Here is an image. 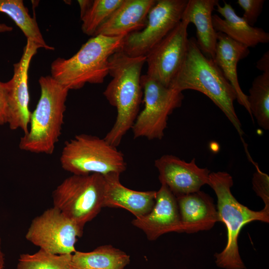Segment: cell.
Segmentation results:
<instances>
[{"instance_id":"obj_1","label":"cell","mask_w":269,"mask_h":269,"mask_svg":"<svg viewBox=\"0 0 269 269\" xmlns=\"http://www.w3.org/2000/svg\"><path fill=\"white\" fill-rule=\"evenodd\" d=\"M145 57H130L121 51L109 59V74L113 79L103 94L109 103L116 108L115 122L104 138L117 147L132 128L142 101L141 71Z\"/></svg>"},{"instance_id":"obj_2","label":"cell","mask_w":269,"mask_h":269,"mask_svg":"<svg viewBox=\"0 0 269 269\" xmlns=\"http://www.w3.org/2000/svg\"><path fill=\"white\" fill-rule=\"evenodd\" d=\"M169 87L205 95L224 113L243 140L244 132L234 107L236 93L213 59L201 52L195 38H189L185 59Z\"/></svg>"},{"instance_id":"obj_3","label":"cell","mask_w":269,"mask_h":269,"mask_svg":"<svg viewBox=\"0 0 269 269\" xmlns=\"http://www.w3.org/2000/svg\"><path fill=\"white\" fill-rule=\"evenodd\" d=\"M125 36H93L71 57L53 61L51 76L69 90L79 89L87 83H103L109 74V59L120 50Z\"/></svg>"},{"instance_id":"obj_4","label":"cell","mask_w":269,"mask_h":269,"mask_svg":"<svg viewBox=\"0 0 269 269\" xmlns=\"http://www.w3.org/2000/svg\"><path fill=\"white\" fill-rule=\"evenodd\" d=\"M40 96L31 113L27 134L20 139L19 148L35 153L51 154L59 141L68 91L51 76L38 80Z\"/></svg>"},{"instance_id":"obj_5","label":"cell","mask_w":269,"mask_h":269,"mask_svg":"<svg viewBox=\"0 0 269 269\" xmlns=\"http://www.w3.org/2000/svg\"><path fill=\"white\" fill-rule=\"evenodd\" d=\"M208 185L217 197L219 221L226 226L227 242L220 253H216V265L225 269H246L239 252L238 239L242 228L254 221L269 222V209L254 211L241 204L233 195L232 176L225 171L213 172L209 175Z\"/></svg>"},{"instance_id":"obj_6","label":"cell","mask_w":269,"mask_h":269,"mask_svg":"<svg viewBox=\"0 0 269 269\" xmlns=\"http://www.w3.org/2000/svg\"><path fill=\"white\" fill-rule=\"evenodd\" d=\"M62 168L72 174H121L126 170L123 153L97 136L80 134L65 141L60 157Z\"/></svg>"},{"instance_id":"obj_7","label":"cell","mask_w":269,"mask_h":269,"mask_svg":"<svg viewBox=\"0 0 269 269\" xmlns=\"http://www.w3.org/2000/svg\"><path fill=\"white\" fill-rule=\"evenodd\" d=\"M104 186L101 174H72L53 190V207L83 229L103 208Z\"/></svg>"},{"instance_id":"obj_8","label":"cell","mask_w":269,"mask_h":269,"mask_svg":"<svg viewBox=\"0 0 269 269\" xmlns=\"http://www.w3.org/2000/svg\"><path fill=\"white\" fill-rule=\"evenodd\" d=\"M144 107L132 127L134 138L161 139L164 134L169 116L180 107L182 92L167 87L146 74L141 76Z\"/></svg>"},{"instance_id":"obj_9","label":"cell","mask_w":269,"mask_h":269,"mask_svg":"<svg viewBox=\"0 0 269 269\" xmlns=\"http://www.w3.org/2000/svg\"><path fill=\"white\" fill-rule=\"evenodd\" d=\"M187 2L156 0L148 13L145 26L126 35L120 51L130 57H145L181 21Z\"/></svg>"},{"instance_id":"obj_10","label":"cell","mask_w":269,"mask_h":269,"mask_svg":"<svg viewBox=\"0 0 269 269\" xmlns=\"http://www.w3.org/2000/svg\"><path fill=\"white\" fill-rule=\"evenodd\" d=\"M83 233V228L53 206L33 219L25 239L49 253L72 254Z\"/></svg>"},{"instance_id":"obj_11","label":"cell","mask_w":269,"mask_h":269,"mask_svg":"<svg viewBox=\"0 0 269 269\" xmlns=\"http://www.w3.org/2000/svg\"><path fill=\"white\" fill-rule=\"evenodd\" d=\"M189 24L182 19L145 56L146 75L165 87H170L185 59Z\"/></svg>"},{"instance_id":"obj_12","label":"cell","mask_w":269,"mask_h":269,"mask_svg":"<svg viewBox=\"0 0 269 269\" xmlns=\"http://www.w3.org/2000/svg\"><path fill=\"white\" fill-rule=\"evenodd\" d=\"M39 48L31 40L27 39L19 61L13 65L11 79L5 82L7 93V123L12 130H21L27 134L31 113L29 110V94L28 72L32 57Z\"/></svg>"},{"instance_id":"obj_13","label":"cell","mask_w":269,"mask_h":269,"mask_svg":"<svg viewBox=\"0 0 269 269\" xmlns=\"http://www.w3.org/2000/svg\"><path fill=\"white\" fill-rule=\"evenodd\" d=\"M159 180L166 185L175 197L200 190L209 184L210 170L199 167L195 158L186 162L171 155L165 154L155 160Z\"/></svg>"},{"instance_id":"obj_14","label":"cell","mask_w":269,"mask_h":269,"mask_svg":"<svg viewBox=\"0 0 269 269\" xmlns=\"http://www.w3.org/2000/svg\"><path fill=\"white\" fill-rule=\"evenodd\" d=\"M161 184L150 212L132 222L143 231L150 241L167 233L183 232L176 198L166 185Z\"/></svg>"},{"instance_id":"obj_15","label":"cell","mask_w":269,"mask_h":269,"mask_svg":"<svg viewBox=\"0 0 269 269\" xmlns=\"http://www.w3.org/2000/svg\"><path fill=\"white\" fill-rule=\"evenodd\" d=\"M121 174L111 173L103 175L105 179L103 207L124 208L135 218L149 213L153 207L156 191H139L122 185Z\"/></svg>"},{"instance_id":"obj_16","label":"cell","mask_w":269,"mask_h":269,"mask_svg":"<svg viewBox=\"0 0 269 269\" xmlns=\"http://www.w3.org/2000/svg\"><path fill=\"white\" fill-rule=\"evenodd\" d=\"M183 232L208 231L219 222L213 199L200 190L176 197Z\"/></svg>"},{"instance_id":"obj_17","label":"cell","mask_w":269,"mask_h":269,"mask_svg":"<svg viewBox=\"0 0 269 269\" xmlns=\"http://www.w3.org/2000/svg\"><path fill=\"white\" fill-rule=\"evenodd\" d=\"M155 0H124L110 17L97 30L94 36L127 35L142 29Z\"/></svg>"},{"instance_id":"obj_18","label":"cell","mask_w":269,"mask_h":269,"mask_svg":"<svg viewBox=\"0 0 269 269\" xmlns=\"http://www.w3.org/2000/svg\"><path fill=\"white\" fill-rule=\"evenodd\" d=\"M217 14L212 16L214 29L226 35L233 40L247 47H253L260 43L269 42V33L263 28L251 26L242 17L238 16L232 6L224 1V5H216Z\"/></svg>"},{"instance_id":"obj_19","label":"cell","mask_w":269,"mask_h":269,"mask_svg":"<svg viewBox=\"0 0 269 269\" xmlns=\"http://www.w3.org/2000/svg\"><path fill=\"white\" fill-rule=\"evenodd\" d=\"M249 53L248 47L233 40L225 34L217 32V43L213 60L234 89L238 103L246 109L253 121L248 96L240 87L237 72L238 62L247 57Z\"/></svg>"},{"instance_id":"obj_20","label":"cell","mask_w":269,"mask_h":269,"mask_svg":"<svg viewBox=\"0 0 269 269\" xmlns=\"http://www.w3.org/2000/svg\"><path fill=\"white\" fill-rule=\"evenodd\" d=\"M218 3V0H188L182 17V19L194 24L198 47L206 57L212 59L217 43L212 12Z\"/></svg>"},{"instance_id":"obj_21","label":"cell","mask_w":269,"mask_h":269,"mask_svg":"<svg viewBox=\"0 0 269 269\" xmlns=\"http://www.w3.org/2000/svg\"><path fill=\"white\" fill-rule=\"evenodd\" d=\"M130 262V257L111 245L97 247L89 252L76 251L72 255L74 269H124Z\"/></svg>"},{"instance_id":"obj_22","label":"cell","mask_w":269,"mask_h":269,"mask_svg":"<svg viewBox=\"0 0 269 269\" xmlns=\"http://www.w3.org/2000/svg\"><path fill=\"white\" fill-rule=\"evenodd\" d=\"M0 12L11 18L21 29L27 39L31 40L39 48L54 50L46 44L34 17L28 13L22 0H0Z\"/></svg>"},{"instance_id":"obj_23","label":"cell","mask_w":269,"mask_h":269,"mask_svg":"<svg viewBox=\"0 0 269 269\" xmlns=\"http://www.w3.org/2000/svg\"><path fill=\"white\" fill-rule=\"evenodd\" d=\"M248 101L258 125L269 130V71L256 77L249 89Z\"/></svg>"},{"instance_id":"obj_24","label":"cell","mask_w":269,"mask_h":269,"mask_svg":"<svg viewBox=\"0 0 269 269\" xmlns=\"http://www.w3.org/2000/svg\"><path fill=\"white\" fill-rule=\"evenodd\" d=\"M124 0H95L83 15L82 30L94 36L98 28L112 15Z\"/></svg>"},{"instance_id":"obj_25","label":"cell","mask_w":269,"mask_h":269,"mask_svg":"<svg viewBox=\"0 0 269 269\" xmlns=\"http://www.w3.org/2000/svg\"><path fill=\"white\" fill-rule=\"evenodd\" d=\"M72 254L56 255L39 249L33 254H22L16 269H74Z\"/></svg>"},{"instance_id":"obj_26","label":"cell","mask_w":269,"mask_h":269,"mask_svg":"<svg viewBox=\"0 0 269 269\" xmlns=\"http://www.w3.org/2000/svg\"><path fill=\"white\" fill-rule=\"evenodd\" d=\"M254 164L256 171L252 179L253 188L264 202V208L269 209V177L267 174L262 172L255 163Z\"/></svg>"},{"instance_id":"obj_27","label":"cell","mask_w":269,"mask_h":269,"mask_svg":"<svg viewBox=\"0 0 269 269\" xmlns=\"http://www.w3.org/2000/svg\"><path fill=\"white\" fill-rule=\"evenodd\" d=\"M237 3L244 11L242 17L251 26H254L262 11L265 0H238Z\"/></svg>"},{"instance_id":"obj_28","label":"cell","mask_w":269,"mask_h":269,"mask_svg":"<svg viewBox=\"0 0 269 269\" xmlns=\"http://www.w3.org/2000/svg\"><path fill=\"white\" fill-rule=\"evenodd\" d=\"M7 102L5 82L0 81V125L7 123Z\"/></svg>"},{"instance_id":"obj_29","label":"cell","mask_w":269,"mask_h":269,"mask_svg":"<svg viewBox=\"0 0 269 269\" xmlns=\"http://www.w3.org/2000/svg\"><path fill=\"white\" fill-rule=\"evenodd\" d=\"M257 67L263 72L269 71V51L265 53L257 63Z\"/></svg>"},{"instance_id":"obj_30","label":"cell","mask_w":269,"mask_h":269,"mask_svg":"<svg viewBox=\"0 0 269 269\" xmlns=\"http://www.w3.org/2000/svg\"><path fill=\"white\" fill-rule=\"evenodd\" d=\"M80 7V16L83 15L90 6L92 0H78Z\"/></svg>"},{"instance_id":"obj_31","label":"cell","mask_w":269,"mask_h":269,"mask_svg":"<svg viewBox=\"0 0 269 269\" xmlns=\"http://www.w3.org/2000/svg\"><path fill=\"white\" fill-rule=\"evenodd\" d=\"M4 255L2 250L1 241L0 238V269H4Z\"/></svg>"},{"instance_id":"obj_32","label":"cell","mask_w":269,"mask_h":269,"mask_svg":"<svg viewBox=\"0 0 269 269\" xmlns=\"http://www.w3.org/2000/svg\"><path fill=\"white\" fill-rule=\"evenodd\" d=\"M12 27L4 23H0V33L11 31Z\"/></svg>"}]
</instances>
